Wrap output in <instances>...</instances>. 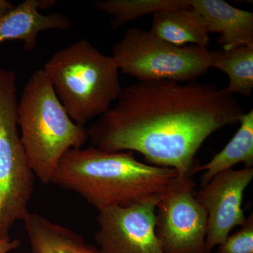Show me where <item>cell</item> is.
Wrapping results in <instances>:
<instances>
[{"mask_svg":"<svg viewBox=\"0 0 253 253\" xmlns=\"http://www.w3.org/2000/svg\"><path fill=\"white\" fill-rule=\"evenodd\" d=\"M244 113L234 96L212 83L139 81L122 88L114 106L87 128L89 141L108 152L136 151L150 165L192 177L204 141Z\"/></svg>","mask_w":253,"mask_h":253,"instance_id":"obj_1","label":"cell"},{"mask_svg":"<svg viewBox=\"0 0 253 253\" xmlns=\"http://www.w3.org/2000/svg\"><path fill=\"white\" fill-rule=\"evenodd\" d=\"M178 176L173 168L141 162L132 151L108 152L90 146L63 155L51 183L76 193L99 211L162 194Z\"/></svg>","mask_w":253,"mask_h":253,"instance_id":"obj_2","label":"cell"},{"mask_svg":"<svg viewBox=\"0 0 253 253\" xmlns=\"http://www.w3.org/2000/svg\"><path fill=\"white\" fill-rule=\"evenodd\" d=\"M16 120L28 164L44 184L51 183L63 155L89 141L87 127L69 117L43 68L36 70L23 86Z\"/></svg>","mask_w":253,"mask_h":253,"instance_id":"obj_3","label":"cell"},{"mask_svg":"<svg viewBox=\"0 0 253 253\" xmlns=\"http://www.w3.org/2000/svg\"><path fill=\"white\" fill-rule=\"evenodd\" d=\"M43 69L68 116L81 126L106 113L122 89L112 57L86 40L55 52Z\"/></svg>","mask_w":253,"mask_h":253,"instance_id":"obj_4","label":"cell"},{"mask_svg":"<svg viewBox=\"0 0 253 253\" xmlns=\"http://www.w3.org/2000/svg\"><path fill=\"white\" fill-rule=\"evenodd\" d=\"M111 53L119 71L139 81H196L212 68L214 57L207 47L174 45L136 27L126 30Z\"/></svg>","mask_w":253,"mask_h":253,"instance_id":"obj_5","label":"cell"},{"mask_svg":"<svg viewBox=\"0 0 253 253\" xmlns=\"http://www.w3.org/2000/svg\"><path fill=\"white\" fill-rule=\"evenodd\" d=\"M16 74L0 68V239L9 238L15 223L29 211L35 174L18 135Z\"/></svg>","mask_w":253,"mask_h":253,"instance_id":"obj_6","label":"cell"},{"mask_svg":"<svg viewBox=\"0 0 253 253\" xmlns=\"http://www.w3.org/2000/svg\"><path fill=\"white\" fill-rule=\"evenodd\" d=\"M191 176L168 186L156 211V235L164 253H205L208 214L196 198Z\"/></svg>","mask_w":253,"mask_h":253,"instance_id":"obj_7","label":"cell"},{"mask_svg":"<svg viewBox=\"0 0 253 253\" xmlns=\"http://www.w3.org/2000/svg\"><path fill=\"white\" fill-rule=\"evenodd\" d=\"M162 194L99 211L95 239L101 253H164L155 230L156 206Z\"/></svg>","mask_w":253,"mask_h":253,"instance_id":"obj_8","label":"cell"},{"mask_svg":"<svg viewBox=\"0 0 253 253\" xmlns=\"http://www.w3.org/2000/svg\"><path fill=\"white\" fill-rule=\"evenodd\" d=\"M253 177V168L228 169L195 193L208 214L205 253H211L225 241L234 228L246 221L242 203Z\"/></svg>","mask_w":253,"mask_h":253,"instance_id":"obj_9","label":"cell"},{"mask_svg":"<svg viewBox=\"0 0 253 253\" xmlns=\"http://www.w3.org/2000/svg\"><path fill=\"white\" fill-rule=\"evenodd\" d=\"M189 3L202 18L208 33L220 36L223 50L253 44V13L223 0H189Z\"/></svg>","mask_w":253,"mask_h":253,"instance_id":"obj_10","label":"cell"},{"mask_svg":"<svg viewBox=\"0 0 253 253\" xmlns=\"http://www.w3.org/2000/svg\"><path fill=\"white\" fill-rule=\"evenodd\" d=\"M42 0H25L0 21V44L4 42L19 40L23 48L31 51L38 44L42 31L58 30L66 31L72 26L66 15L59 13L42 14Z\"/></svg>","mask_w":253,"mask_h":253,"instance_id":"obj_11","label":"cell"},{"mask_svg":"<svg viewBox=\"0 0 253 253\" xmlns=\"http://www.w3.org/2000/svg\"><path fill=\"white\" fill-rule=\"evenodd\" d=\"M32 253H101L74 231L35 213L24 220Z\"/></svg>","mask_w":253,"mask_h":253,"instance_id":"obj_12","label":"cell"},{"mask_svg":"<svg viewBox=\"0 0 253 253\" xmlns=\"http://www.w3.org/2000/svg\"><path fill=\"white\" fill-rule=\"evenodd\" d=\"M149 31L163 41L178 46L191 44L208 47L209 44L207 28L201 16L191 6L160 11L153 15Z\"/></svg>","mask_w":253,"mask_h":253,"instance_id":"obj_13","label":"cell"},{"mask_svg":"<svg viewBox=\"0 0 253 253\" xmlns=\"http://www.w3.org/2000/svg\"><path fill=\"white\" fill-rule=\"evenodd\" d=\"M239 129L220 152L205 165L198 168L197 173L206 171L201 176V187L214 176L239 163L245 168H253V110L245 112L239 118Z\"/></svg>","mask_w":253,"mask_h":253,"instance_id":"obj_14","label":"cell"},{"mask_svg":"<svg viewBox=\"0 0 253 253\" xmlns=\"http://www.w3.org/2000/svg\"><path fill=\"white\" fill-rule=\"evenodd\" d=\"M212 68L229 77L228 94L251 96L253 89V44L214 51Z\"/></svg>","mask_w":253,"mask_h":253,"instance_id":"obj_15","label":"cell"},{"mask_svg":"<svg viewBox=\"0 0 253 253\" xmlns=\"http://www.w3.org/2000/svg\"><path fill=\"white\" fill-rule=\"evenodd\" d=\"M94 5L112 17L113 29L147 15L190 7L189 0H106L94 1Z\"/></svg>","mask_w":253,"mask_h":253,"instance_id":"obj_16","label":"cell"},{"mask_svg":"<svg viewBox=\"0 0 253 253\" xmlns=\"http://www.w3.org/2000/svg\"><path fill=\"white\" fill-rule=\"evenodd\" d=\"M217 253H253V213L241 226V229L219 245Z\"/></svg>","mask_w":253,"mask_h":253,"instance_id":"obj_17","label":"cell"},{"mask_svg":"<svg viewBox=\"0 0 253 253\" xmlns=\"http://www.w3.org/2000/svg\"><path fill=\"white\" fill-rule=\"evenodd\" d=\"M21 241L18 239H11V238L0 239V253H7L19 247Z\"/></svg>","mask_w":253,"mask_h":253,"instance_id":"obj_18","label":"cell"},{"mask_svg":"<svg viewBox=\"0 0 253 253\" xmlns=\"http://www.w3.org/2000/svg\"><path fill=\"white\" fill-rule=\"evenodd\" d=\"M14 7L15 6L9 1H6V0H0V21L6 14H9Z\"/></svg>","mask_w":253,"mask_h":253,"instance_id":"obj_19","label":"cell"}]
</instances>
